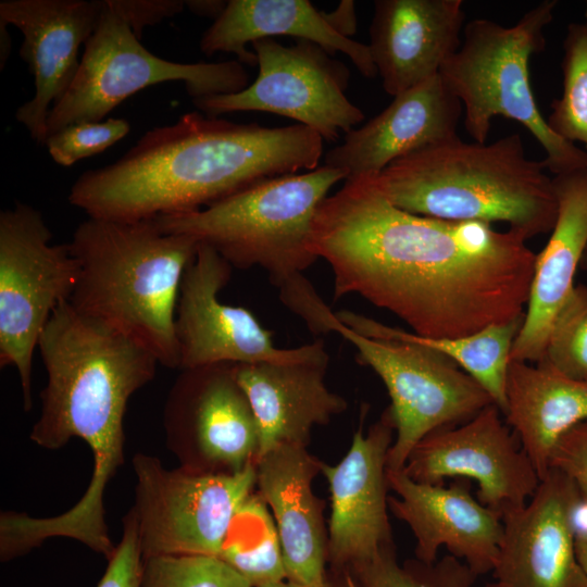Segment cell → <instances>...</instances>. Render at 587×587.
Here are the masks:
<instances>
[{
    "instance_id": "cell-1",
    "label": "cell",
    "mask_w": 587,
    "mask_h": 587,
    "mask_svg": "<svg viewBox=\"0 0 587 587\" xmlns=\"http://www.w3.org/2000/svg\"><path fill=\"white\" fill-rule=\"evenodd\" d=\"M526 240L485 222L401 210L371 176L347 178L311 224L334 300L358 295L426 338L466 337L523 317L536 260Z\"/></svg>"
},
{
    "instance_id": "cell-2",
    "label": "cell",
    "mask_w": 587,
    "mask_h": 587,
    "mask_svg": "<svg viewBox=\"0 0 587 587\" xmlns=\"http://www.w3.org/2000/svg\"><path fill=\"white\" fill-rule=\"evenodd\" d=\"M323 138L301 124H239L200 111L154 127L118 160L84 172L68 193L89 217L151 220L208 207L261 180L313 171Z\"/></svg>"
},
{
    "instance_id": "cell-3",
    "label": "cell",
    "mask_w": 587,
    "mask_h": 587,
    "mask_svg": "<svg viewBox=\"0 0 587 587\" xmlns=\"http://www.w3.org/2000/svg\"><path fill=\"white\" fill-rule=\"evenodd\" d=\"M37 348L47 384L41 412L30 430L38 446L54 450L83 439L93 457L82 499L60 514L71 537L98 544L109 536L103 495L124 461V416L129 398L154 378L159 360L123 332L77 311L68 301L53 312Z\"/></svg>"
},
{
    "instance_id": "cell-4",
    "label": "cell",
    "mask_w": 587,
    "mask_h": 587,
    "mask_svg": "<svg viewBox=\"0 0 587 587\" xmlns=\"http://www.w3.org/2000/svg\"><path fill=\"white\" fill-rule=\"evenodd\" d=\"M348 174L327 165L261 180L200 210L155 217L170 234L214 249L234 268L260 267L280 301L314 334L334 316L304 272L319 259L311 224L330 188Z\"/></svg>"
},
{
    "instance_id": "cell-5",
    "label": "cell",
    "mask_w": 587,
    "mask_h": 587,
    "mask_svg": "<svg viewBox=\"0 0 587 587\" xmlns=\"http://www.w3.org/2000/svg\"><path fill=\"white\" fill-rule=\"evenodd\" d=\"M528 159L520 134L490 143L459 136L389 164L371 176L397 208L449 221L505 223L526 239L550 233L557 218L552 178Z\"/></svg>"
},
{
    "instance_id": "cell-6",
    "label": "cell",
    "mask_w": 587,
    "mask_h": 587,
    "mask_svg": "<svg viewBox=\"0 0 587 587\" xmlns=\"http://www.w3.org/2000/svg\"><path fill=\"white\" fill-rule=\"evenodd\" d=\"M79 265L70 303L179 369L175 314L182 280L199 242L163 232L154 218L89 217L67 242Z\"/></svg>"
},
{
    "instance_id": "cell-7",
    "label": "cell",
    "mask_w": 587,
    "mask_h": 587,
    "mask_svg": "<svg viewBox=\"0 0 587 587\" xmlns=\"http://www.w3.org/2000/svg\"><path fill=\"white\" fill-rule=\"evenodd\" d=\"M557 4L541 1L509 27L487 18L470 21L459 49L439 71L462 103L463 124L474 141L486 142L495 117L514 120L540 143L542 162L554 175L587 167V153L550 128L530 86L529 60L545 49L544 30Z\"/></svg>"
},
{
    "instance_id": "cell-8",
    "label": "cell",
    "mask_w": 587,
    "mask_h": 587,
    "mask_svg": "<svg viewBox=\"0 0 587 587\" xmlns=\"http://www.w3.org/2000/svg\"><path fill=\"white\" fill-rule=\"evenodd\" d=\"M101 1L100 20L74 79L48 115L47 138L71 124L103 121L126 98L160 83L182 80L192 99L234 93L249 85L238 60L179 63L151 53L110 0Z\"/></svg>"
},
{
    "instance_id": "cell-9",
    "label": "cell",
    "mask_w": 587,
    "mask_h": 587,
    "mask_svg": "<svg viewBox=\"0 0 587 587\" xmlns=\"http://www.w3.org/2000/svg\"><path fill=\"white\" fill-rule=\"evenodd\" d=\"M41 212L16 202L0 213V366L16 369L23 408H33V357L57 308L70 301L79 265L68 243H51Z\"/></svg>"
},
{
    "instance_id": "cell-10",
    "label": "cell",
    "mask_w": 587,
    "mask_h": 587,
    "mask_svg": "<svg viewBox=\"0 0 587 587\" xmlns=\"http://www.w3.org/2000/svg\"><path fill=\"white\" fill-rule=\"evenodd\" d=\"M134 519L142 559L218 557L230 525L254 491L255 463L238 473L167 470L152 455L133 458Z\"/></svg>"
},
{
    "instance_id": "cell-11",
    "label": "cell",
    "mask_w": 587,
    "mask_h": 587,
    "mask_svg": "<svg viewBox=\"0 0 587 587\" xmlns=\"http://www.w3.org/2000/svg\"><path fill=\"white\" fill-rule=\"evenodd\" d=\"M330 332L357 349V360L385 384L395 426L387 469L402 470L412 449L429 433L467 422L494 403L489 394L447 355L400 338L361 335L337 317Z\"/></svg>"
},
{
    "instance_id": "cell-12",
    "label": "cell",
    "mask_w": 587,
    "mask_h": 587,
    "mask_svg": "<svg viewBox=\"0 0 587 587\" xmlns=\"http://www.w3.org/2000/svg\"><path fill=\"white\" fill-rule=\"evenodd\" d=\"M259 73L245 89L192 99L210 116L260 111L299 122L323 139L335 141L364 118L346 96L350 71L315 42L298 39L284 46L274 38L251 43Z\"/></svg>"
},
{
    "instance_id": "cell-13",
    "label": "cell",
    "mask_w": 587,
    "mask_h": 587,
    "mask_svg": "<svg viewBox=\"0 0 587 587\" xmlns=\"http://www.w3.org/2000/svg\"><path fill=\"white\" fill-rule=\"evenodd\" d=\"M501 414L491 403L459 426L429 433L412 449L403 472L430 485H444L447 477L474 479L478 501L500 516L524 507L540 478Z\"/></svg>"
},
{
    "instance_id": "cell-14",
    "label": "cell",
    "mask_w": 587,
    "mask_h": 587,
    "mask_svg": "<svg viewBox=\"0 0 587 587\" xmlns=\"http://www.w3.org/2000/svg\"><path fill=\"white\" fill-rule=\"evenodd\" d=\"M233 363L180 370L167 397L164 425L184 467L238 473L255 463L259 432Z\"/></svg>"
},
{
    "instance_id": "cell-15",
    "label": "cell",
    "mask_w": 587,
    "mask_h": 587,
    "mask_svg": "<svg viewBox=\"0 0 587 587\" xmlns=\"http://www.w3.org/2000/svg\"><path fill=\"white\" fill-rule=\"evenodd\" d=\"M234 267L199 243L185 271L175 314L179 370L218 363L296 362L313 355L323 339L292 349L277 348L272 333L246 308L220 300Z\"/></svg>"
},
{
    "instance_id": "cell-16",
    "label": "cell",
    "mask_w": 587,
    "mask_h": 587,
    "mask_svg": "<svg viewBox=\"0 0 587 587\" xmlns=\"http://www.w3.org/2000/svg\"><path fill=\"white\" fill-rule=\"evenodd\" d=\"M394 437V421L386 408L366 433L362 421L348 452L337 464L322 463L332 508L327 529L329 571L344 572L395 545L387 483V458Z\"/></svg>"
},
{
    "instance_id": "cell-17",
    "label": "cell",
    "mask_w": 587,
    "mask_h": 587,
    "mask_svg": "<svg viewBox=\"0 0 587 587\" xmlns=\"http://www.w3.org/2000/svg\"><path fill=\"white\" fill-rule=\"evenodd\" d=\"M101 0H2L0 22L23 36L21 58L34 76L35 95L15 117L38 143L47 140L51 108L68 89L79 66L80 47L95 32Z\"/></svg>"
},
{
    "instance_id": "cell-18",
    "label": "cell",
    "mask_w": 587,
    "mask_h": 587,
    "mask_svg": "<svg viewBox=\"0 0 587 587\" xmlns=\"http://www.w3.org/2000/svg\"><path fill=\"white\" fill-rule=\"evenodd\" d=\"M580 491L550 467L524 507L501 516L503 535L492 570L505 587H587L574 548L570 511Z\"/></svg>"
},
{
    "instance_id": "cell-19",
    "label": "cell",
    "mask_w": 587,
    "mask_h": 587,
    "mask_svg": "<svg viewBox=\"0 0 587 587\" xmlns=\"http://www.w3.org/2000/svg\"><path fill=\"white\" fill-rule=\"evenodd\" d=\"M387 483L397 495L388 497L389 511L413 533L415 559L433 563L445 546L477 576L492 572L503 524L473 496L470 479L430 485L411 479L403 470L387 469Z\"/></svg>"
},
{
    "instance_id": "cell-20",
    "label": "cell",
    "mask_w": 587,
    "mask_h": 587,
    "mask_svg": "<svg viewBox=\"0 0 587 587\" xmlns=\"http://www.w3.org/2000/svg\"><path fill=\"white\" fill-rule=\"evenodd\" d=\"M461 101L439 74L394 97L391 103L325 154V165L348 177L377 175L389 164L458 137Z\"/></svg>"
},
{
    "instance_id": "cell-21",
    "label": "cell",
    "mask_w": 587,
    "mask_h": 587,
    "mask_svg": "<svg viewBox=\"0 0 587 587\" xmlns=\"http://www.w3.org/2000/svg\"><path fill=\"white\" fill-rule=\"evenodd\" d=\"M328 364L324 344L313 355L296 362L235 365L258 426L257 460L280 445L308 447L314 427L327 425L347 410L346 398L325 383Z\"/></svg>"
},
{
    "instance_id": "cell-22",
    "label": "cell",
    "mask_w": 587,
    "mask_h": 587,
    "mask_svg": "<svg viewBox=\"0 0 587 587\" xmlns=\"http://www.w3.org/2000/svg\"><path fill=\"white\" fill-rule=\"evenodd\" d=\"M464 18L462 0H376L369 48L384 90L395 97L439 74Z\"/></svg>"
},
{
    "instance_id": "cell-23",
    "label": "cell",
    "mask_w": 587,
    "mask_h": 587,
    "mask_svg": "<svg viewBox=\"0 0 587 587\" xmlns=\"http://www.w3.org/2000/svg\"><path fill=\"white\" fill-rule=\"evenodd\" d=\"M307 448L280 445L260 457L255 487L275 521L286 579L315 585L327 576V530L325 501L312 488L323 462Z\"/></svg>"
},
{
    "instance_id": "cell-24",
    "label": "cell",
    "mask_w": 587,
    "mask_h": 587,
    "mask_svg": "<svg viewBox=\"0 0 587 587\" xmlns=\"http://www.w3.org/2000/svg\"><path fill=\"white\" fill-rule=\"evenodd\" d=\"M557 218L536 254L528 302L511 360L538 362L553 319L571 291L587 248V167L554 175Z\"/></svg>"
},
{
    "instance_id": "cell-25",
    "label": "cell",
    "mask_w": 587,
    "mask_h": 587,
    "mask_svg": "<svg viewBox=\"0 0 587 587\" xmlns=\"http://www.w3.org/2000/svg\"><path fill=\"white\" fill-rule=\"evenodd\" d=\"M274 36H291L321 46L328 53H345L367 78L377 75L369 45L336 33L308 0H229L222 14L204 30L200 50L236 54L238 61L257 65L248 43Z\"/></svg>"
},
{
    "instance_id": "cell-26",
    "label": "cell",
    "mask_w": 587,
    "mask_h": 587,
    "mask_svg": "<svg viewBox=\"0 0 587 587\" xmlns=\"http://www.w3.org/2000/svg\"><path fill=\"white\" fill-rule=\"evenodd\" d=\"M508 425L517 434L540 480L558 440L587 420V380L571 378L545 360H511L507 376Z\"/></svg>"
},
{
    "instance_id": "cell-27",
    "label": "cell",
    "mask_w": 587,
    "mask_h": 587,
    "mask_svg": "<svg viewBox=\"0 0 587 587\" xmlns=\"http://www.w3.org/2000/svg\"><path fill=\"white\" fill-rule=\"evenodd\" d=\"M336 315L344 325L361 335L376 338L407 339L447 355L484 387L494 403L504 414L511 350L525 315L508 323L488 326L476 334L458 338L422 337L349 310L336 312Z\"/></svg>"
},
{
    "instance_id": "cell-28",
    "label": "cell",
    "mask_w": 587,
    "mask_h": 587,
    "mask_svg": "<svg viewBox=\"0 0 587 587\" xmlns=\"http://www.w3.org/2000/svg\"><path fill=\"white\" fill-rule=\"evenodd\" d=\"M252 587L286 579L279 536L272 513L252 492L236 514L218 555Z\"/></svg>"
},
{
    "instance_id": "cell-29",
    "label": "cell",
    "mask_w": 587,
    "mask_h": 587,
    "mask_svg": "<svg viewBox=\"0 0 587 587\" xmlns=\"http://www.w3.org/2000/svg\"><path fill=\"white\" fill-rule=\"evenodd\" d=\"M346 572L355 587H472L477 578L464 562L451 554L433 563L414 559L399 564L395 545Z\"/></svg>"
},
{
    "instance_id": "cell-30",
    "label": "cell",
    "mask_w": 587,
    "mask_h": 587,
    "mask_svg": "<svg viewBox=\"0 0 587 587\" xmlns=\"http://www.w3.org/2000/svg\"><path fill=\"white\" fill-rule=\"evenodd\" d=\"M563 89L547 118L562 138L587 148V23H572L563 43Z\"/></svg>"
},
{
    "instance_id": "cell-31",
    "label": "cell",
    "mask_w": 587,
    "mask_h": 587,
    "mask_svg": "<svg viewBox=\"0 0 587 587\" xmlns=\"http://www.w3.org/2000/svg\"><path fill=\"white\" fill-rule=\"evenodd\" d=\"M540 360L571 378L587 380L586 285H575L555 314Z\"/></svg>"
},
{
    "instance_id": "cell-32",
    "label": "cell",
    "mask_w": 587,
    "mask_h": 587,
    "mask_svg": "<svg viewBox=\"0 0 587 587\" xmlns=\"http://www.w3.org/2000/svg\"><path fill=\"white\" fill-rule=\"evenodd\" d=\"M140 587H252L218 557L155 555L143 559Z\"/></svg>"
},
{
    "instance_id": "cell-33",
    "label": "cell",
    "mask_w": 587,
    "mask_h": 587,
    "mask_svg": "<svg viewBox=\"0 0 587 587\" xmlns=\"http://www.w3.org/2000/svg\"><path fill=\"white\" fill-rule=\"evenodd\" d=\"M130 130L125 118L71 124L50 135L45 146L52 160L71 166L77 161L101 153L124 138Z\"/></svg>"
},
{
    "instance_id": "cell-34",
    "label": "cell",
    "mask_w": 587,
    "mask_h": 587,
    "mask_svg": "<svg viewBox=\"0 0 587 587\" xmlns=\"http://www.w3.org/2000/svg\"><path fill=\"white\" fill-rule=\"evenodd\" d=\"M142 554L137 528L128 512L124 520L123 536L97 587H140Z\"/></svg>"
},
{
    "instance_id": "cell-35",
    "label": "cell",
    "mask_w": 587,
    "mask_h": 587,
    "mask_svg": "<svg viewBox=\"0 0 587 587\" xmlns=\"http://www.w3.org/2000/svg\"><path fill=\"white\" fill-rule=\"evenodd\" d=\"M550 467L565 473L587 498V420L558 440L550 458Z\"/></svg>"
},
{
    "instance_id": "cell-36",
    "label": "cell",
    "mask_w": 587,
    "mask_h": 587,
    "mask_svg": "<svg viewBox=\"0 0 587 587\" xmlns=\"http://www.w3.org/2000/svg\"><path fill=\"white\" fill-rule=\"evenodd\" d=\"M110 2L128 22L139 39L146 26L172 17L186 7L185 1L180 0H110Z\"/></svg>"
},
{
    "instance_id": "cell-37",
    "label": "cell",
    "mask_w": 587,
    "mask_h": 587,
    "mask_svg": "<svg viewBox=\"0 0 587 587\" xmlns=\"http://www.w3.org/2000/svg\"><path fill=\"white\" fill-rule=\"evenodd\" d=\"M327 24L339 35L351 38L357 33L358 20L355 3L352 0H342L332 12L321 11Z\"/></svg>"
},
{
    "instance_id": "cell-38",
    "label": "cell",
    "mask_w": 587,
    "mask_h": 587,
    "mask_svg": "<svg viewBox=\"0 0 587 587\" xmlns=\"http://www.w3.org/2000/svg\"><path fill=\"white\" fill-rule=\"evenodd\" d=\"M261 587H352L349 574L345 572H333L327 570V576L323 583L315 585H304L289 582L287 579L261 586Z\"/></svg>"
},
{
    "instance_id": "cell-39",
    "label": "cell",
    "mask_w": 587,
    "mask_h": 587,
    "mask_svg": "<svg viewBox=\"0 0 587 587\" xmlns=\"http://www.w3.org/2000/svg\"><path fill=\"white\" fill-rule=\"evenodd\" d=\"M186 7L195 14L214 18V21L224 11L227 1L221 0H189L185 1Z\"/></svg>"
},
{
    "instance_id": "cell-40",
    "label": "cell",
    "mask_w": 587,
    "mask_h": 587,
    "mask_svg": "<svg viewBox=\"0 0 587 587\" xmlns=\"http://www.w3.org/2000/svg\"><path fill=\"white\" fill-rule=\"evenodd\" d=\"M576 558L587 574V535L574 538Z\"/></svg>"
},
{
    "instance_id": "cell-41",
    "label": "cell",
    "mask_w": 587,
    "mask_h": 587,
    "mask_svg": "<svg viewBox=\"0 0 587 587\" xmlns=\"http://www.w3.org/2000/svg\"><path fill=\"white\" fill-rule=\"evenodd\" d=\"M579 267L587 272V248H586V250L584 252V255L582 258Z\"/></svg>"
},
{
    "instance_id": "cell-42",
    "label": "cell",
    "mask_w": 587,
    "mask_h": 587,
    "mask_svg": "<svg viewBox=\"0 0 587 587\" xmlns=\"http://www.w3.org/2000/svg\"><path fill=\"white\" fill-rule=\"evenodd\" d=\"M483 587H505V586L496 580L494 583L486 584Z\"/></svg>"
},
{
    "instance_id": "cell-43",
    "label": "cell",
    "mask_w": 587,
    "mask_h": 587,
    "mask_svg": "<svg viewBox=\"0 0 587 587\" xmlns=\"http://www.w3.org/2000/svg\"><path fill=\"white\" fill-rule=\"evenodd\" d=\"M585 17H586V23H587V2H586V10H585Z\"/></svg>"
},
{
    "instance_id": "cell-44",
    "label": "cell",
    "mask_w": 587,
    "mask_h": 587,
    "mask_svg": "<svg viewBox=\"0 0 587 587\" xmlns=\"http://www.w3.org/2000/svg\"><path fill=\"white\" fill-rule=\"evenodd\" d=\"M352 587H355V585L352 583Z\"/></svg>"
}]
</instances>
